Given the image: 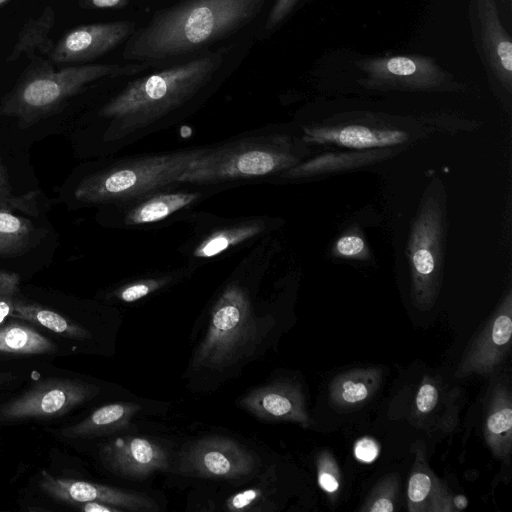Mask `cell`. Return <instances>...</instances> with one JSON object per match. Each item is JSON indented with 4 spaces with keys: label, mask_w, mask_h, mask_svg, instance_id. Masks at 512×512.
Returning <instances> with one entry per match:
<instances>
[{
    "label": "cell",
    "mask_w": 512,
    "mask_h": 512,
    "mask_svg": "<svg viewBox=\"0 0 512 512\" xmlns=\"http://www.w3.org/2000/svg\"><path fill=\"white\" fill-rule=\"evenodd\" d=\"M267 0H185L157 12L134 32L123 55L158 60L184 55L222 39L250 23Z\"/></svg>",
    "instance_id": "obj_1"
},
{
    "label": "cell",
    "mask_w": 512,
    "mask_h": 512,
    "mask_svg": "<svg viewBox=\"0 0 512 512\" xmlns=\"http://www.w3.org/2000/svg\"><path fill=\"white\" fill-rule=\"evenodd\" d=\"M224 50L130 82L100 111L113 119L106 138L118 140L144 128L194 97L221 66Z\"/></svg>",
    "instance_id": "obj_2"
},
{
    "label": "cell",
    "mask_w": 512,
    "mask_h": 512,
    "mask_svg": "<svg viewBox=\"0 0 512 512\" xmlns=\"http://www.w3.org/2000/svg\"><path fill=\"white\" fill-rule=\"evenodd\" d=\"M27 69L0 105V114L15 116L31 122L47 115L81 92L88 84L108 76L133 74L147 64L120 66L96 64L68 66L54 70L52 65L37 56L31 58Z\"/></svg>",
    "instance_id": "obj_3"
},
{
    "label": "cell",
    "mask_w": 512,
    "mask_h": 512,
    "mask_svg": "<svg viewBox=\"0 0 512 512\" xmlns=\"http://www.w3.org/2000/svg\"><path fill=\"white\" fill-rule=\"evenodd\" d=\"M292 141L285 135H270L233 141L190 163L176 182L215 183L238 178L259 177L298 164Z\"/></svg>",
    "instance_id": "obj_4"
},
{
    "label": "cell",
    "mask_w": 512,
    "mask_h": 512,
    "mask_svg": "<svg viewBox=\"0 0 512 512\" xmlns=\"http://www.w3.org/2000/svg\"><path fill=\"white\" fill-rule=\"evenodd\" d=\"M210 148H193L133 159L90 175L76 188L85 203L127 201L143 197L176 182L192 161Z\"/></svg>",
    "instance_id": "obj_5"
},
{
    "label": "cell",
    "mask_w": 512,
    "mask_h": 512,
    "mask_svg": "<svg viewBox=\"0 0 512 512\" xmlns=\"http://www.w3.org/2000/svg\"><path fill=\"white\" fill-rule=\"evenodd\" d=\"M260 334L249 297L238 284H230L216 301L207 333L195 351V368L221 369L252 351Z\"/></svg>",
    "instance_id": "obj_6"
},
{
    "label": "cell",
    "mask_w": 512,
    "mask_h": 512,
    "mask_svg": "<svg viewBox=\"0 0 512 512\" xmlns=\"http://www.w3.org/2000/svg\"><path fill=\"white\" fill-rule=\"evenodd\" d=\"M443 221L442 204L438 198L427 196L414 221L407 246L412 301L422 311L434 305L440 287Z\"/></svg>",
    "instance_id": "obj_7"
},
{
    "label": "cell",
    "mask_w": 512,
    "mask_h": 512,
    "mask_svg": "<svg viewBox=\"0 0 512 512\" xmlns=\"http://www.w3.org/2000/svg\"><path fill=\"white\" fill-rule=\"evenodd\" d=\"M355 65L364 74L359 82L367 88L439 91L457 87L452 75L427 56L371 57L356 61Z\"/></svg>",
    "instance_id": "obj_8"
},
{
    "label": "cell",
    "mask_w": 512,
    "mask_h": 512,
    "mask_svg": "<svg viewBox=\"0 0 512 512\" xmlns=\"http://www.w3.org/2000/svg\"><path fill=\"white\" fill-rule=\"evenodd\" d=\"M100 388L79 379L51 377L0 405V421L60 417L98 395Z\"/></svg>",
    "instance_id": "obj_9"
},
{
    "label": "cell",
    "mask_w": 512,
    "mask_h": 512,
    "mask_svg": "<svg viewBox=\"0 0 512 512\" xmlns=\"http://www.w3.org/2000/svg\"><path fill=\"white\" fill-rule=\"evenodd\" d=\"M469 20L477 53L489 78L508 94L512 89V42L495 0H470Z\"/></svg>",
    "instance_id": "obj_10"
},
{
    "label": "cell",
    "mask_w": 512,
    "mask_h": 512,
    "mask_svg": "<svg viewBox=\"0 0 512 512\" xmlns=\"http://www.w3.org/2000/svg\"><path fill=\"white\" fill-rule=\"evenodd\" d=\"M256 468L255 456L238 442L225 437H206L182 455L179 470L187 475L215 479H239Z\"/></svg>",
    "instance_id": "obj_11"
},
{
    "label": "cell",
    "mask_w": 512,
    "mask_h": 512,
    "mask_svg": "<svg viewBox=\"0 0 512 512\" xmlns=\"http://www.w3.org/2000/svg\"><path fill=\"white\" fill-rule=\"evenodd\" d=\"M512 296L508 292L497 311L467 347L455 375H488L504 360L512 336Z\"/></svg>",
    "instance_id": "obj_12"
},
{
    "label": "cell",
    "mask_w": 512,
    "mask_h": 512,
    "mask_svg": "<svg viewBox=\"0 0 512 512\" xmlns=\"http://www.w3.org/2000/svg\"><path fill=\"white\" fill-rule=\"evenodd\" d=\"M134 31L135 24L130 21L78 26L68 31L55 43L49 58L56 64L89 61L116 48Z\"/></svg>",
    "instance_id": "obj_13"
},
{
    "label": "cell",
    "mask_w": 512,
    "mask_h": 512,
    "mask_svg": "<svg viewBox=\"0 0 512 512\" xmlns=\"http://www.w3.org/2000/svg\"><path fill=\"white\" fill-rule=\"evenodd\" d=\"M40 489L51 498L71 505L101 502L129 511H157V503L147 495L82 480L55 477L41 472Z\"/></svg>",
    "instance_id": "obj_14"
},
{
    "label": "cell",
    "mask_w": 512,
    "mask_h": 512,
    "mask_svg": "<svg viewBox=\"0 0 512 512\" xmlns=\"http://www.w3.org/2000/svg\"><path fill=\"white\" fill-rule=\"evenodd\" d=\"M103 464L115 474L143 479L168 467L167 450L150 439L121 436L103 444L99 451Z\"/></svg>",
    "instance_id": "obj_15"
},
{
    "label": "cell",
    "mask_w": 512,
    "mask_h": 512,
    "mask_svg": "<svg viewBox=\"0 0 512 512\" xmlns=\"http://www.w3.org/2000/svg\"><path fill=\"white\" fill-rule=\"evenodd\" d=\"M240 404L261 419L286 420L303 427L312 423L302 391L291 383L277 382L258 387L241 398Z\"/></svg>",
    "instance_id": "obj_16"
},
{
    "label": "cell",
    "mask_w": 512,
    "mask_h": 512,
    "mask_svg": "<svg viewBox=\"0 0 512 512\" xmlns=\"http://www.w3.org/2000/svg\"><path fill=\"white\" fill-rule=\"evenodd\" d=\"M408 135L401 130L377 129L362 125L304 128V141L313 144H336L365 150L392 147L406 142Z\"/></svg>",
    "instance_id": "obj_17"
},
{
    "label": "cell",
    "mask_w": 512,
    "mask_h": 512,
    "mask_svg": "<svg viewBox=\"0 0 512 512\" xmlns=\"http://www.w3.org/2000/svg\"><path fill=\"white\" fill-rule=\"evenodd\" d=\"M425 451L418 448L408 481L407 500L411 512H452V496L428 466Z\"/></svg>",
    "instance_id": "obj_18"
},
{
    "label": "cell",
    "mask_w": 512,
    "mask_h": 512,
    "mask_svg": "<svg viewBox=\"0 0 512 512\" xmlns=\"http://www.w3.org/2000/svg\"><path fill=\"white\" fill-rule=\"evenodd\" d=\"M484 426L487 445L495 457L508 459L512 440V400L507 386L498 384L492 391Z\"/></svg>",
    "instance_id": "obj_19"
},
{
    "label": "cell",
    "mask_w": 512,
    "mask_h": 512,
    "mask_svg": "<svg viewBox=\"0 0 512 512\" xmlns=\"http://www.w3.org/2000/svg\"><path fill=\"white\" fill-rule=\"evenodd\" d=\"M141 409L138 404L119 402L104 405L92 412L79 423L60 431L66 438H91L124 430L130 425L133 416Z\"/></svg>",
    "instance_id": "obj_20"
},
{
    "label": "cell",
    "mask_w": 512,
    "mask_h": 512,
    "mask_svg": "<svg viewBox=\"0 0 512 512\" xmlns=\"http://www.w3.org/2000/svg\"><path fill=\"white\" fill-rule=\"evenodd\" d=\"M380 380L381 371L377 368L349 370L331 382L330 400L337 408H357L376 392Z\"/></svg>",
    "instance_id": "obj_21"
},
{
    "label": "cell",
    "mask_w": 512,
    "mask_h": 512,
    "mask_svg": "<svg viewBox=\"0 0 512 512\" xmlns=\"http://www.w3.org/2000/svg\"><path fill=\"white\" fill-rule=\"evenodd\" d=\"M55 24V12L51 6L44 8L37 18H30L21 28L6 62L11 63L22 56L35 57L37 54L48 56L55 43L50 32Z\"/></svg>",
    "instance_id": "obj_22"
},
{
    "label": "cell",
    "mask_w": 512,
    "mask_h": 512,
    "mask_svg": "<svg viewBox=\"0 0 512 512\" xmlns=\"http://www.w3.org/2000/svg\"><path fill=\"white\" fill-rule=\"evenodd\" d=\"M12 314L45 327L63 337L72 339L91 338L90 332L85 327L37 303L15 298Z\"/></svg>",
    "instance_id": "obj_23"
},
{
    "label": "cell",
    "mask_w": 512,
    "mask_h": 512,
    "mask_svg": "<svg viewBox=\"0 0 512 512\" xmlns=\"http://www.w3.org/2000/svg\"><path fill=\"white\" fill-rule=\"evenodd\" d=\"M198 197V193L188 192L155 195L130 210L125 217V223L127 225H140L160 221L189 206Z\"/></svg>",
    "instance_id": "obj_24"
},
{
    "label": "cell",
    "mask_w": 512,
    "mask_h": 512,
    "mask_svg": "<svg viewBox=\"0 0 512 512\" xmlns=\"http://www.w3.org/2000/svg\"><path fill=\"white\" fill-rule=\"evenodd\" d=\"M57 351V346L33 328L11 323L0 328V353L43 355Z\"/></svg>",
    "instance_id": "obj_25"
},
{
    "label": "cell",
    "mask_w": 512,
    "mask_h": 512,
    "mask_svg": "<svg viewBox=\"0 0 512 512\" xmlns=\"http://www.w3.org/2000/svg\"><path fill=\"white\" fill-rule=\"evenodd\" d=\"M383 151H369L360 153H330L320 155L307 162L296 164L285 170L282 174L285 178H299L311 176L319 173L330 172L334 170L346 169L367 163L378 156H383Z\"/></svg>",
    "instance_id": "obj_26"
},
{
    "label": "cell",
    "mask_w": 512,
    "mask_h": 512,
    "mask_svg": "<svg viewBox=\"0 0 512 512\" xmlns=\"http://www.w3.org/2000/svg\"><path fill=\"white\" fill-rule=\"evenodd\" d=\"M263 228L264 226L262 222L251 221L216 231L196 247L193 255L197 258L215 257L230 247L259 234Z\"/></svg>",
    "instance_id": "obj_27"
},
{
    "label": "cell",
    "mask_w": 512,
    "mask_h": 512,
    "mask_svg": "<svg viewBox=\"0 0 512 512\" xmlns=\"http://www.w3.org/2000/svg\"><path fill=\"white\" fill-rule=\"evenodd\" d=\"M32 224L26 218L0 209V255L14 254L30 239Z\"/></svg>",
    "instance_id": "obj_28"
},
{
    "label": "cell",
    "mask_w": 512,
    "mask_h": 512,
    "mask_svg": "<svg viewBox=\"0 0 512 512\" xmlns=\"http://www.w3.org/2000/svg\"><path fill=\"white\" fill-rule=\"evenodd\" d=\"M447 401L448 397L440 388V384L430 378H425L417 390L412 415L413 417L418 416L419 421L424 417L429 419L432 415L438 416L442 408H448L445 405Z\"/></svg>",
    "instance_id": "obj_29"
},
{
    "label": "cell",
    "mask_w": 512,
    "mask_h": 512,
    "mask_svg": "<svg viewBox=\"0 0 512 512\" xmlns=\"http://www.w3.org/2000/svg\"><path fill=\"white\" fill-rule=\"evenodd\" d=\"M399 492V480L395 475L383 478L366 498L360 511L392 512L395 510Z\"/></svg>",
    "instance_id": "obj_30"
},
{
    "label": "cell",
    "mask_w": 512,
    "mask_h": 512,
    "mask_svg": "<svg viewBox=\"0 0 512 512\" xmlns=\"http://www.w3.org/2000/svg\"><path fill=\"white\" fill-rule=\"evenodd\" d=\"M318 484L322 490L333 494L339 489L340 470L332 454L324 450L317 458Z\"/></svg>",
    "instance_id": "obj_31"
},
{
    "label": "cell",
    "mask_w": 512,
    "mask_h": 512,
    "mask_svg": "<svg viewBox=\"0 0 512 512\" xmlns=\"http://www.w3.org/2000/svg\"><path fill=\"white\" fill-rule=\"evenodd\" d=\"M18 286V274L0 271V325L13 313L14 300Z\"/></svg>",
    "instance_id": "obj_32"
},
{
    "label": "cell",
    "mask_w": 512,
    "mask_h": 512,
    "mask_svg": "<svg viewBox=\"0 0 512 512\" xmlns=\"http://www.w3.org/2000/svg\"><path fill=\"white\" fill-rule=\"evenodd\" d=\"M165 279H145L131 283L117 292V297L124 302H134L165 285Z\"/></svg>",
    "instance_id": "obj_33"
},
{
    "label": "cell",
    "mask_w": 512,
    "mask_h": 512,
    "mask_svg": "<svg viewBox=\"0 0 512 512\" xmlns=\"http://www.w3.org/2000/svg\"><path fill=\"white\" fill-rule=\"evenodd\" d=\"M334 250L336 254L344 257H360L366 254L365 242L358 235L340 237L335 243Z\"/></svg>",
    "instance_id": "obj_34"
},
{
    "label": "cell",
    "mask_w": 512,
    "mask_h": 512,
    "mask_svg": "<svg viewBox=\"0 0 512 512\" xmlns=\"http://www.w3.org/2000/svg\"><path fill=\"white\" fill-rule=\"evenodd\" d=\"M261 497L260 490L248 489L231 496L225 506L230 511L252 510Z\"/></svg>",
    "instance_id": "obj_35"
},
{
    "label": "cell",
    "mask_w": 512,
    "mask_h": 512,
    "mask_svg": "<svg viewBox=\"0 0 512 512\" xmlns=\"http://www.w3.org/2000/svg\"><path fill=\"white\" fill-rule=\"evenodd\" d=\"M299 0H276L266 21V29L279 26L292 12Z\"/></svg>",
    "instance_id": "obj_36"
},
{
    "label": "cell",
    "mask_w": 512,
    "mask_h": 512,
    "mask_svg": "<svg viewBox=\"0 0 512 512\" xmlns=\"http://www.w3.org/2000/svg\"><path fill=\"white\" fill-rule=\"evenodd\" d=\"M378 453L379 446L377 442L369 437L359 439L354 446L355 457L365 463L374 461Z\"/></svg>",
    "instance_id": "obj_37"
},
{
    "label": "cell",
    "mask_w": 512,
    "mask_h": 512,
    "mask_svg": "<svg viewBox=\"0 0 512 512\" xmlns=\"http://www.w3.org/2000/svg\"><path fill=\"white\" fill-rule=\"evenodd\" d=\"M79 4L87 9H120L128 4V0H79Z\"/></svg>",
    "instance_id": "obj_38"
},
{
    "label": "cell",
    "mask_w": 512,
    "mask_h": 512,
    "mask_svg": "<svg viewBox=\"0 0 512 512\" xmlns=\"http://www.w3.org/2000/svg\"><path fill=\"white\" fill-rule=\"evenodd\" d=\"M74 506H77L79 509L85 511V512H121L123 509L119 507H115L109 504L91 501V502H85L76 504Z\"/></svg>",
    "instance_id": "obj_39"
},
{
    "label": "cell",
    "mask_w": 512,
    "mask_h": 512,
    "mask_svg": "<svg viewBox=\"0 0 512 512\" xmlns=\"http://www.w3.org/2000/svg\"><path fill=\"white\" fill-rule=\"evenodd\" d=\"M452 505L455 510H463L467 507L468 501L464 495L452 496Z\"/></svg>",
    "instance_id": "obj_40"
},
{
    "label": "cell",
    "mask_w": 512,
    "mask_h": 512,
    "mask_svg": "<svg viewBox=\"0 0 512 512\" xmlns=\"http://www.w3.org/2000/svg\"><path fill=\"white\" fill-rule=\"evenodd\" d=\"M11 377L10 374L0 372V384Z\"/></svg>",
    "instance_id": "obj_41"
},
{
    "label": "cell",
    "mask_w": 512,
    "mask_h": 512,
    "mask_svg": "<svg viewBox=\"0 0 512 512\" xmlns=\"http://www.w3.org/2000/svg\"><path fill=\"white\" fill-rule=\"evenodd\" d=\"M11 0H0V9Z\"/></svg>",
    "instance_id": "obj_42"
},
{
    "label": "cell",
    "mask_w": 512,
    "mask_h": 512,
    "mask_svg": "<svg viewBox=\"0 0 512 512\" xmlns=\"http://www.w3.org/2000/svg\"><path fill=\"white\" fill-rule=\"evenodd\" d=\"M1 181H2V172L0 171V184H1Z\"/></svg>",
    "instance_id": "obj_43"
},
{
    "label": "cell",
    "mask_w": 512,
    "mask_h": 512,
    "mask_svg": "<svg viewBox=\"0 0 512 512\" xmlns=\"http://www.w3.org/2000/svg\"><path fill=\"white\" fill-rule=\"evenodd\" d=\"M0 171H1V168H0Z\"/></svg>",
    "instance_id": "obj_44"
}]
</instances>
